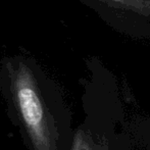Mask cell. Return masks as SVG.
I'll list each match as a JSON object with an SVG mask.
<instances>
[{"instance_id": "obj_2", "label": "cell", "mask_w": 150, "mask_h": 150, "mask_svg": "<svg viewBox=\"0 0 150 150\" xmlns=\"http://www.w3.org/2000/svg\"><path fill=\"white\" fill-rule=\"evenodd\" d=\"M74 150H88V149L83 145V141H82V139L78 137V138L76 139V141H75Z\"/></svg>"}, {"instance_id": "obj_1", "label": "cell", "mask_w": 150, "mask_h": 150, "mask_svg": "<svg viewBox=\"0 0 150 150\" xmlns=\"http://www.w3.org/2000/svg\"><path fill=\"white\" fill-rule=\"evenodd\" d=\"M41 65L24 52L0 58V84L16 108L35 150H55L53 125L46 108Z\"/></svg>"}]
</instances>
